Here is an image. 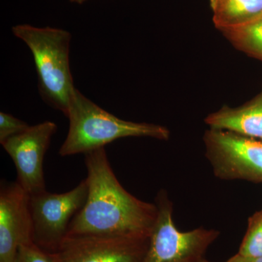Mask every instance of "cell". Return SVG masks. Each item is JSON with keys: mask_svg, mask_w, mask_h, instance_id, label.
I'll return each instance as SVG.
<instances>
[{"mask_svg": "<svg viewBox=\"0 0 262 262\" xmlns=\"http://www.w3.org/2000/svg\"><path fill=\"white\" fill-rule=\"evenodd\" d=\"M89 191L83 208L72 220L67 237L98 235L149 237L156 203L141 201L119 182L105 148L84 154Z\"/></svg>", "mask_w": 262, "mask_h": 262, "instance_id": "1", "label": "cell"}, {"mask_svg": "<svg viewBox=\"0 0 262 262\" xmlns=\"http://www.w3.org/2000/svg\"><path fill=\"white\" fill-rule=\"evenodd\" d=\"M68 134L60 148L61 157L86 154L126 137H149L168 140L167 127L148 122L127 121L98 106L75 89L70 103Z\"/></svg>", "mask_w": 262, "mask_h": 262, "instance_id": "2", "label": "cell"}, {"mask_svg": "<svg viewBox=\"0 0 262 262\" xmlns=\"http://www.w3.org/2000/svg\"><path fill=\"white\" fill-rule=\"evenodd\" d=\"M12 31L32 53L38 91L43 101L67 117L75 89L70 69V33L64 29L40 28L29 24L15 26Z\"/></svg>", "mask_w": 262, "mask_h": 262, "instance_id": "3", "label": "cell"}, {"mask_svg": "<svg viewBox=\"0 0 262 262\" xmlns=\"http://www.w3.org/2000/svg\"><path fill=\"white\" fill-rule=\"evenodd\" d=\"M155 203L158 217L143 262H196L203 258L220 232L203 227L181 232L174 223L173 203L168 193L158 192Z\"/></svg>", "mask_w": 262, "mask_h": 262, "instance_id": "4", "label": "cell"}, {"mask_svg": "<svg viewBox=\"0 0 262 262\" xmlns=\"http://www.w3.org/2000/svg\"><path fill=\"white\" fill-rule=\"evenodd\" d=\"M89 191L86 178L69 192L57 194L46 190L30 195L33 243L47 252L56 253L72 220L85 204Z\"/></svg>", "mask_w": 262, "mask_h": 262, "instance_id": "5", "label": "cell"}, {"mask_svg": "<svg viewBox=\"0 0 262 262\" xmlns=\"http://www.w3.org/2000/svg\"><path fill=\"white\" fill-rule=\"evenodd\" d=\"M206 156L222 180L262 183V141L209 128L203 137Z\"/></svg>", "mask_w": 262, "mask_h": 262, "instance_id": "6", "label": "cell"}, {"mask_svg": "<svg viewBox=\"0 0 262 262\" xmlns=\"http://www.w3.org/2000/svg\"><path fill=\"white\" fill-rule=\"evenodd\" d=\"M56 130L55 122H43L1 144L14 163L17 182L30 195L46 190L43 163Z\"/></svg>", "mask_w": 262, "mask_h": 262, "instance_id": "7", "label": "cell"}, {"mask_svg": "<svg viewBox=\"0 0 262 262\" xmlns=\"http://www.w3.org/2000/svg\"><path fill=\"white\" fill-rule=\"evenodd\" d=\"M149 237H67L55 253L58 262H143Z\"/></svg>", "mask_w": 262, "mask_h": 262, "instance_id": "8", "label": "cell"}, {"mask_svg": "<svg viewBox=\"0 0 262 262\" xmlns=\"http://www.w3.org/2000/svg\"><path fill=\"white\" fill-rule=\"evenodd\" d=\"M33 243L30 194L17 181L0 185V262H13L21 245Z\"/></svg>", "mask_w": 262, "mask_h": 262, "instance_id": "9", "label": "cell"}, {"mask_svg": "<svg viewBox=\"0 0 262 262\" xmlns=\"http://www.w3.org/2000/svg\"><path fill=\"white\" fill-rule=\"evenodd\" d=\"M205 122L210 128L231 131L262 141V91L239 107L223 106L208 115Z\"/></svg>", "mask_w": 262, "mask_h": 262, "instance_id": "10", "label": "cell"}, {"mask_svg": "<svg viewBox=\"0 0 262 262\" xmlns=\"http://www.w3.org/2000/svg\"><path fill=\"white\" fill-rule=\"evenodd\" d=\"M211 5L213 23L222 32L262 17V0H211Z\"/></svg>", "mask_w": 262, "mask_h": 262, "instance_id": "11", "label": "cell"}, {"mask_svg": "<svg viewBox=\"0 0 262 262\" xmlns=\"http://www.w3.org/2000/svg\"><path fill=\"white\" fill-rule=\"evenodd\" d=\"M222 32L234 47L262 59V17L243 27Z\"/></svg>", "mask_w": 262, "mask_h": 262, "instance_id": "12", "label": "cell"}, {"mask_svg": "<svg viewBox=\"0 0 262 262\" xmlns=\"http://www.w3.org/2000/svg\"><path fill=\"white\" fill-rule=\"evenodd\" d=\"M237 253L246 257L262 256V209L248 219L247 231Z\"/></svg>", "mask_w": 262, "mask_h": 262, "instance_id": "13", "label": "cell"}, {"mask_svg": "<svg viewBox=\"0 0 262 262\" xmlns=\"http://www.w3.org/2000/svg\"><path fill=\"white\" fill-rule=\"evenodd\" d=\"M13 262H58L54 253H49L34 243L21 245Z\"/></svg>", "mask_w": 262, "mask_h": 262, "instance_id": "14", "label": "cell"}, {"mask_svg": "<svg viewBox=\"0 0 262 262\" xmlns=\"http://www.w3.org/2000/svg\"><path fill=\"white\" fill-rule=\"evenodd\" d=\"M29 127L28 123L10 114L0 113V143L18 135Z\"/></svg>", "mask_w": 262, "mask_h": 262, "instance_id": "15", "label": "cell"}, {"mask_svg": "<svg viewBox=\"0 0 262 262\" xmlns=\"http://www.w3.org/2000/svg\"><path fill=\"white\" fill-rule=\"evenodd\" d=\"M225 262H262V256H256V257H246L237 253Z\"/></svg>", "mask_w": 262, "mask_h": 262, "instance_id": "16", "label": "cell"}, {"mask_svg": "<svg viewBox=\"0 0 262 262\" xmlns=\"http://www.w3.org/2000/svg\"><path fill=\"white\" fill-rule=\"evenodd\" d=\"M72 3H77V4H82L84 2L88 1V0H70Z\"/></svg>", "mask_w": 262, "mask_h": 262, "instance_id": "17", "label": "cell"}, {"mask_svg": "<svg viewBox=\"0 0 262 262\" xmlns=\"http://www.w3.org/2000/svg\"><path fill=\"white\" fill-rule=\"evenodd\" d=\"M196 262H211V261H208V260L205 259L204 258H201V260H199V261H196Z\"/></svg>", "mask_w": 262, "mask_h": 262, "instance_id": "18", "label": "cell"}]
</instances>
